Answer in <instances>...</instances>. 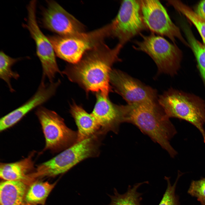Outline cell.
<instances>
[{
  "label": "cell",
  "mask_w": 205,
  "mask_h": 205,
  "mask_svg": "<svg viewBox=\"0 0 205 205\" xmlns=\"http://www.w3.org/2000/svg\"><path fill=\"white\" fill-rule=\"evenodd\" d=\"M48 6L43 12L42 21L47 29L66 36L85 31V27L79 20L54 1H48Z\"/></svg>",
  "instance_id": "obj_12"
},
{
  "label": "cell",
  "mask_w": 205,
  "mask_h": 205,
  "mask_svg": "<svg viewBox=\"0 0 205 205\" xmlns=\"http://www.w3.org/2000/svg\"><path fill=\"white\" fill-rule=\"evenodd\" d=\"M34 153L32 152L27 157L15 162L1 163V178L5 181H21L29 185L32 182L30 175L36 169L33 160Z\"/></svg>",
  "instance_id": "obj_15"
},
{
  "label": "cell",
  "mask_w": 205,
  "mask_h": 205,
  "mask_svg": "<svg viewBox=\"0 0 205 205\" xmlns=\"http://www.w3.org/2000/svg\"><path fill=\"white\" fill-rule=\"evenodd\" d=\"M60 81L45 83L41 80L35 93L28 101L13 111L2 117L0 120V131L13 126L31 110L47 101L56 93Z\"/></svg>",
  "instance_id": "obj_13"
},
{
  "label": "cell",
  "mask_w": 205,
  "mask_h": 205,
  "mask_svg": "<svg viewBox=\"0 0 205 205\" xmlns=\"http://www.w3.org/2000/svg\"><path fill=\"white\" fill-rule=\"evenodd\" d=\"M157 102L167 116L185 120L201 133L205 143V104L195 96L170 89L158 97Z\"/></svg>",
  "instance_id": "obj_3"
},
{
  "label": "cell",
  "mask_w": 205,
  "mask_h": 205,
  "mask_svg": "<svg viewBox=\"0 0 205 205\" xmlns=\"http://www.w3.org/2000/svg\"><path fill=\"white\" fill-rule=\"evenodd\" d=\"M123 122L132 123L166 150L171 157L176 151L170 144L176 131L157 102L121 105Z\"/></svg>",
  "instance_id": "obj_2"
},
{
  "label": "cell",
  "mask_w": 205,
  "mask_h": 205,
  "mask_svg": "<svg viewBox=\"0 0 205 205\" xmlns=\"http://www.w3.org/2000/svg\"><path fill=\"white\" fill-rule=\"evenodd\" d=\"M96 97L91 114L100 126L101 134L110 131L117 133L120 124L124 122L121 105L114 104L100 93H96Z\"/></svg>",
  "instance_id": "obj_14"
},
{
  "label": "cell",
  "mask_w": 205,
  "mask_h": 205,
  "mask_svg": "<svg viewBox=\"0 0 205 205\" xmlns=\"http://www.w3.org/2000/svg\"><path fill=\"white\" fill-rule=\"evenodd\" d=\"M28 185L20 181H5L0 184V205H23Z\"/></svg>",
  "instance_id": "obj_17"
},
{
  "label": "cell",
  "mask_w": 205,
  "mask_h": 205,
  "mask_svg": "<svg viewBox=\"0 0 205 205\" xmlns=\"http://www.w3.org/2000/svg\"><path fill=\"white\" fill-rule=\"evenodd\" d=\"M188 192L191 196L196 197L202 205H205V178L192 181Z\"/></svg>",
  "instance_id": "obj_24"
},
{
  "label": "cell",
  "mask_w": 205,
  "mask_h": 205,
  "mask_svg": "<svg viewBox=\"0 0 205 205\" xmlns=\"http://www.w3.org/2000/svg\"><path fill=\"white\" fill-rule=\"evenodd\" d=\"M195 12L205 20V0L201 1L196 8Z\"/></svg>",
  "instance_id": "obj_25"
},
{
  "label": "cell",
  "mask_w": 205,
  "mask_h": 205,
  "mask_svg": "<svg viewBox=\"0 0 205 205\" xmlns=\"http://www.w3.org/2000/svg\"></svg>",
  "instance_id": "obj_27"
},
{
  "label": "cell",
  "mask_w": 205,
  "mask_h": 205,
  "mask_svg": "<svg viewBox=\"0 0 205 205\" xmlns=\"http://www.w3.org/2000/svg\"><path fill=\"white\" fill-rule=\"evenodd\" d=\"M148 183V181L138 183L132 187L129 185L127 191L123 194H120L114 189V194L110 196L111 201L109 205H143L140 203L142 194L137 190L141 185Z\"/></svg>",
  "instance_id": "obj_19"
},
{
  "label": "cell",
  "mask_w": 205,
  "mask_h": 205,
  "mask_svg": "<svg viewBox=\"0 0 205 205\" xmlns=\"http://www.w3.org/2000/svg\"><path fill=\"white\" fill-rule=\"evenodd\" d=\"M141 11L144 23L152 33L169 38L175 44L178 38L190 47L184 39L179 28L171 19L165 9L158 0H140Z\"/></svg>",
  "instance_id": "obj_10"
},
{
  "label": "cell",
  "mask_w": 205,
  "mask_h": 205,
  "mask_svg": "<svg viewBox=\"0 0 205 205\" xmlns=\"http://www.w3.org/2000/svg\"><path fill=\"white\" fill-rule=\"evenodd\" d=\"M140 34L142 40L135 41V46L133 48L149 56L156 65L158 73L171 75L175 74L179 66L182 56L178 47L163 37L153 33L149 35Z\"/></svg>",
  "instance_id": "obj_6"
},
{
  "label": "cell",
  "mask_w": 205,
  "mask_h": 205,
  "mask_svg": "<svg viewBox=\"0 0 205 205\" xmlns=\"http://www.w3.org/2000/svg\"><path fill=\"white\" fill-rule=\"evenodd\" d=\"M70 112L78 128L77 142L101 134L100 126L91 113L75 102L71 105Z\"/></svg>",
  "instance_id": "obj_16"
},
{
  "label": "cell",
  "mask_w": 205,
  "mask_h": 205,
  "mask_svg": "<svg viewBox=\"0 0 205 205\" xmlns=\"http://www.w3.org/2000/svg\"><path fill=\"white\" fill-rule=\"evenodd\" d=\"M110 36L109 24L89 32L66 36L57 35L48 37L56 55L71 64H74L79 62L86 53Z\"/></svg>",
  "instance_id": "obj_5"
},
{
  "label": "cell",
  "mask_w": 205,
  "mask_h": 205,
  "mask_svg": "<svg viewBox=\"0 0 205 205\" xmlns=\"http://www.w3.org/2000/svg\"><path fill=\"white\" fill-rule=\"evenodd\" d=\"M23 205H34V204H29V203H25H25L24 204H23Z\"/></svg>",
  "instance_id": "obj_26"
},
{
  "label": "cell",
  "mask_w": 205,
  "mask_h": 205,
  "mask_svg": "<svg viewBox=\"0 0 205 205\" xmlns=\"http://www.w3.org/2000/svg\"><path fill=\"white\" fill-rule=\"evenodd\" d=\"M109 24L110 36L122 46L147 29L141 12L140 0L122 1L118 12Z\"/></svg>",
  "instance_id": "obj_8"
},
{
  "label": "cell",
  "mask_w": 205,
  "mask_h": 205,
  "mask_svg": "<svg viewBox=\"0 0 205 205\" xmlns=\"http://www.w3.org/2000/svg\"><path fill=\"white\" fill-rule=\"evenodd\" d=\"M184 30L190 47L196 58L199 69L205 84V45L196 39L188 28L186 27Z\"/></svg>",
  "instance_id": "obj_22"
},
{
  "label": "cell",
  "mask_w": 205,
  "mask_h": 205,
  "mask_svg": "<svg viewBox=\"0 0 205 205\" xmlns=\"http://www.w3.org/2000/svg\"><path fill=\"white\" fill-rule=\"evenodd\" d=\"M20 60L19 58H13L1 51L0 54V78L7 84L10 91H15L11 83V79L17 80L19 77V74L12 69L13 65Z\"/></svg>",
  "instance_id": "obj_21"
},
{
  "label": "cell",
  "mask_w": 205,
  "mask_h": 205,
  "mask_svg": "<svg viewBox=\"0 0 205 205\" xmlns=\"http://www.w3.org/2000/svg\"><path fill=\"white\" fill-rule=\"evenodd\" d=\"M110 83L116 92L128 104L157 102L155 89L121 71L112 69Z\"/></svg>",
  "instance_id": "obj_11"
},
{
  "label": "cell",
  "mask_w": 205,
  "mask_h": 205,
  "mask_svg": "<svg viewBox=\"0 0 205 205\" xmlns=\"http://www.w3.org/2000/svg\"><path fill=\"white\" fill-rule=\"evenodd\" d=\"M173 184L172 185L170 178L165 177L167 183V187L159 205H180L179 198L175 193L177 184L180 176L178 175Z\"/></svg>",
  "instance_id": "obj_23"
},
{
  "label": "cell",
  "mask_w": 205,
  "mask_h": 205,
  "mask_svg": "<svg viewBox=\"0 0 205 205\" xmlns=\"http://www.w3.org/2000/svg\"><path fill=\"white\" fill-rule=\"evenodd\" d=\"M35 114L45 137L44 150L56 153L77 142V132L68 128L63 119L55 112L40 106Z\"/></svg>",
  "instance_id": "obj_7"
},
{
  "label": "cell",
  "mask_w": 205,
  "mask_h": 205,
  "mask_svg": "<svg viewBox=\"0 0 205 205\" xmlns=\"http://www.w3.org/2000/svg\"><path fill=\"white\" fill-rule=\"evenodd\" d=\"M57 182L50 183L47 181L36 180L28 186L24 202L31 204L44 205Z\"/></svg>",
  "instance_id": "obj_18"
},
{
  "label": "cell",
  "mask_w": 205,
  "mask_h": 205,
  "mask_svg": "<svg viewBox=\"0 0 205 205\" xmlns=\"http://www.w3.org/2000/svg\"><path fill=\"white\" fill-rule=\"evenodd\" d=\"M168 4L186 17L195 26L205 45V20L189 7L179 0H168Z\"/></svg>",
  "instance_id": "obj_20"
},
{
  "label": "cell",
  "mask_w": 205,
  "mask_h": 205,
  "mask_svg": "<svg viewBox=\"0 0 205 205\" xmlns=\"http://www.w3.org/2000/svg\"><path fill=\"white\" fill-rule=\"evenodd\" d=\"M36 1L32 0L28 5L27 22L25 25L35 42L37 55L42 67V79L44 80L47 78L52 82L57 73H62L58 67L56 55L51 42L38 26L36 17Z\"/></svg>",
  "instance_id": "obj_9"
},
{
  "label": "cell",
  "mask_w": 205,
  "mask_h": 205,
  "mask_svg": "<svg viewBox=\"0 0 205 205\" xmlns=\"http://www.w3.org/2000/svg\"><path fill=\"white\" fill-rule=\"evenodd\" d=\"M123 46L118 43L111 48L103 42L86 53L77 63L66 66L62 73L87 92L100 93L108 97L112 91L110 84L112 67L120 61L118 56Z\"/></svg>",
  "instance_id": "obj_1"
},
{
  "label": "cell",
  "mask_w": 205,
  "mask_h": 205,
  "mask_svg": "<svg viewBox=\"0 0 205 205\" xmlns=\"http://www.w3.org/2000/svg\"><path fill=\"white\" fill-rule=\"evenodd\" d=\"M98 136L77 142L48 161L39 165L32 174L35 180L54 177L66 172L78 163L98 155Z\"/></svg>",
  "instance_id": "obj_4"
}]
</instances>
